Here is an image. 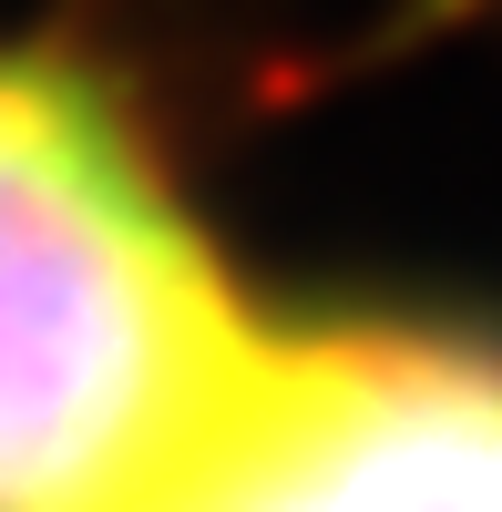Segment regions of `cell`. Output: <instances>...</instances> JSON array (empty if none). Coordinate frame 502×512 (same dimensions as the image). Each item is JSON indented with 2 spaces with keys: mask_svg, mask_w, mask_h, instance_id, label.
<instances>
[{
  "mask_svg": "<svg viewBox=\"0 0 502 512\" xmlns=\"http://www.w3.org/2000/svg\"><path fill=\"white\" fill-rule=\"evenodd\" d=\"M267 349L216 226L93 62L0 41V512H134Z\"/></svg>",
  "mask_w": 502,
  "mask_h": 512,
  "instance_id": "1",
  "label": "cell"
},
{
  "mask_svg": "<svg viewBox=\"0 0 502 512\" xmlns=\"http://www.w3.org/2000/svg\"><path fill=\"white\" fill-rule=\"evenodd\" d=\"M134 512H502V338L267 328L246 390Z\"/></svg>",
  "mask_w": 502,
  "mask_h": 512,
  "instance_id": "2",
  "label": "cell"
}]
</instances>
